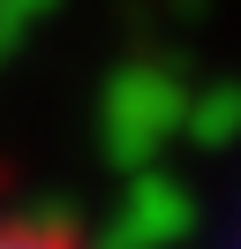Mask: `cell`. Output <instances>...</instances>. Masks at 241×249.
I'll return each instance as SVG.
<instances>
[{
    "label": "cell",
    "mask_w": 241,
    "mask_h": 249,
    "mask_svg": "<svg viewBox=\"0 0 241 249\" xmlns=\"http://www.w3.org/2000/svg\"><path fill=\"white\" fill-rule=\"evenodd\" d=\"M0 249H83V242L60 227H38V219H0Z\"/></svg>",
    "instance_id": "1"
}]
</instances>
